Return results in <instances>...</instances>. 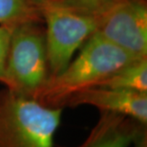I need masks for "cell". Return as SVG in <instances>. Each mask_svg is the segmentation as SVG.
I'll list each match as a JSON object with an SVG mask.
<instances>
[{"mask_svg":"<svg viewBox=\"0 0 147 147\" xmlns=\"http://www.w3.org/2000/svg\"><path fill=\"white\" fill-rule=\"evenodd\" d=\"M137 59L120 47L95 32L81 47L80 52L60 73L48 78L36 96L41 104L62 107L72 96L98 86L118 68Z\"/></svg>","mask_w":147,"mask_h":147,"instance_id":"6da1fadb","label":"cell"},{"mask_svg":"<svg viewBox=\"0 0 147 147\" xmlns=\"http://www.w3.org/2000/svg\"><path fill=\"white\" fill-rule=\"evenodd\" d=\"M62 107H53L6 87L0 90V147H55Z\"/></svg>","mask_w":147,"mask_h":147,"instance_id":"7a4b0ae2","label":"cell"},{"mask_svg":"<svg viewBox=\"0 0 147 147\" xmlns=\"http://www.w3.org/2000/svg\"><path fill=\"white\" fill-rule=\"evenodd\" d=\"M38 23L12 30L6 65V87L36 98L49 78L45 32Z\"/></svg>","mask_w":147,"mask_h":147,"instance_id":"3957f363","label":"cell"},{"mask_svg":"<svg viewBox=\"0 0 147 147\" xmlns=\"http://www.w3.org/2000/svg\"><path fill=\"white\" fill-rule=\"evenodd\" d=\"M42 20L46 24L44 32L51 77L60 73L75 52L96 32V20L93 14L74 11L55 0H45Z\"/></svg>","mask_w":147,"mask_h":147,"instance_id":"277c9868","label":"cell"},{"mask_svg":"<svg viewBox=\"0 0 147 147\" xmlns=\"http://www.w3.org/2000/svg\"><path fill=\"white\" fill-rule=\"evenodd\" d=\"M96 32L136 58H147L145 0H107L94 13Z\"/></svg>","mask_w":147,"mask_h":147,"instance_id":"5b68a950","label":"cell"},{"mask_svg":"<svg viewBox=\"0 0 147 147\" xmlns=\"http://www.w3.org/2000/svg\"><path fill=\"white\" fill-rule=\"evenodd\" d=\"M83 105L99 111L124 115L143 125L147 123V92L94 86L74 94L65 105Z\"/></svg>","mask_w":147,"mask_h":147,"instance_id":"8992f818","label":"cell"},{"mask_svg":"<svg viewBox=\"0 0 147 147\" xmlns=\"http://www.w3.org/2000/svg\"><path fill=\"white\" fill-rule=\"evenodd\" d=\"M144 127L146 125L124 115L101 111L98 123L77 147H131Z\"/></svg>","mask_w":147,"mask_h":147,"instance_id":"52a82bcc","label":"cell"},{"mask_svg":"<svg viewBox=\"0 0 147 147\" xmlns=\"http://www.w3.org/2000/svg\"><path fill=\"white\" fill-rule=\"evenodd\" d=\"M45 0H0V25L17 27L39 23Z\"/></svg>","mask_w":147,"mask_h":147,"instance_id":"ba28073f","label":"cell"},{"mask_svg":"<svg viewBox=\"0 0 147 147\" xmlns=\"http://www.w3.org/2000/svg\"><path fill=\"white\" fill-rule=\"evenodd\" d=\"M96 86L147 92V58L126 64Z\"/></svg>","mask_w":147,"mask_h":147,"instance_id":"9c48e42d","label":"cell"},{"mask_svg":"<svg viewBox=\"0 0 147 147\" xmlns=\"http://www.w3.org/2000/svg\"><path fill=\"white\" fill-rule=\"evenodd\" d=\"M14 27L0 25V83L6 86V65Z\"/></svg>","mask_w":147,"mask_h":147,"instance_id":"30bf717a","label":"cell"},{"mask_svg":"<svg viewBox=\"0 0 147 147\" xmlns=\"http://www.w3.org/2000/svg\"><path fill=\"white\" fill-rule=\"evenodd\" d=\"M65 8L80 12V13H94L107 0H55Z\"/></svg>","mask_w":147,"mask_h":147,"instance_id":"8fae6325","label":"cell"},{"mask_svg":"<svg viewBox=\"0 0 147 147\" xmlns=\"http://www.w3.org/2000/svg\"><path fill=\"white\" fill-rule=\"evenodd\" d=\"M131 147H147V131L146 127L140 131L139 135L137 136L136 140H134Z\"/></svg>","mask_w":147,"mask_h":147,"instance_id":"7c38bea8","label":"cell"}]
</instances>
